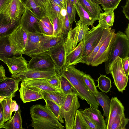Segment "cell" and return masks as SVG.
<instances>
[{
  "instance_id": "f907efd6",
  "label": "cell",
  "mask_w": 129,
  "mask_h": 129,
  "mask_svg": "<svg viewBox=\"0 0 129 129\" xmlns=\"http://www.w3.org/2000/svg\"><path fill=\"white\" fill-rule=\"evenodd\" d=\"M11 0H0V14L2 13Z\"/></svg>"
},
{
  "instance_id": "7c38bea8",
  "label": "cell",
  "mask_w": 129,
  "mask_h": 129,
  "mask_svg": "<svg viewBox=\"0 0 129 129\" xmlns=\"http://www.w3.org/2000/svg\"><path fill=\"white\" fill-rule=\"evenodd\" d=\"M64 40V39L48 51L55 63L58 75L66 65V54Z\"/></svg>"
},
{
  "instance_id": "d590c367",
  "label": "cell",
  "mask_w": 129,
  "mask_h": 129,
  "mask_svg": "<svg viewBox=\"0 0 129 129\" xmlns=\"http://www.w3.org/2000/svg\"><path fill=\"white\" fill-rule=\"evenodd\" d=\"M58 75L60 80V89L62 91L67 95H77L76 89L69 80L63 76Z\"/></svg>"
},
{
  "instance_id": "f35d334b",
  "label": "cell",
  "mask_w": 129,
  "mask_h": 129,
  "mask_svg": "<svg viewBox=\"0 0 129 129\" xmlns=\"http://www.w3.org/2000/svg\"><path fill=\"white\" fill-rule=\"evenodd\" d=\"M44 100L45 102L46 105L58 120L60 123H64V121L60 114L61 107L52 101L48 99H45Z\"/></svg>"
},
{
  "instance_id": "b9f144b4",
  "label": "cell",
  "mask_w": 129,
  "mask_h": 129,
  "mask_svg": "<svg viewBox=\"0 0 129 129\" xmlns=\"http://www.w3.org/2000/svg\"><path fill=\"white\" fill-rule=\"evenodd\" d=\"M83 78L86 86L94 95L96 94L98 91L97 90L94 80L91 76L89 74H85Z\"/></svg>"
},
{
  "instance_id": "603a6c76",
  "label": "cell",
  "mask_w": 129,
  "mask_h": 129,
  "mask_svg": "<svg viewBox=\"0 0 129 129\" xmlns=\"http://www.w3.org/2000/svg\"><path fill=\"white\" fill-rule=\"evenodd\" d=\"M20 19L14 22L7 20L4 14H0V36L12 33L20 25Z\"/></svg>"
},
{
  "instance_id": "83f0119b",
  "label": "cell",
  "mask_w": 129,
  "mask_h": 129,
  "mask_svg": "<svg viewBox=\"0 0 129 129\" xmlns=\"http://www.w3.org/2000/svg\"><path fill=\"white\" fill-rule=\"evenodd\" d=\"M111 29V27H109L104 29L101 39L98 45L87 56L81 60L79 63L85 64L88 65H90L94 57L98 52Z\"/></svg>"
},
{
  "instance_id": "836d02e7",
  "label": "cell",
  "mask_w": 129,
  "mask_h": 129,
  "mask_svg": "<svg viewBox=\"0 0 129 129\" xmlns=\"http://www.w3.org/2000/svg\"><path fill=\"white\" fill-rule=\"evenodd\" d=\"M129 120L124 114L118 115L112 121L108 129H125Z\"/></svg>"
},
{
  "instance_id": "ba28073f",
  "label": "cell",
  "mask_w": 129,
  "mask_h": 129,
  "mask_svg": "<svg viewBox=\"0 0 129 129\" xmlns=\"http://www.w3.org/2000/svg\"><path fill=\"white\" fill-rule=\"evenodd\" d=\"M115 29H111L94 57L90 65L97 66L105 62L108 58L115 37Z\"/></svg>"
},
{
  "instance_id": "e0dca14e",
  "label": "cell",
  "mask_w": 129,
  "mask_h": 129,
  "mask_svg": "<svg viewBox=\"0 0 129 129\" xmlns=\"http://www.w3.org/2000/svg\"><path fill=\"white\" fill-rule=\"evenodd\" d=\"M21 81L19 79L6 77L0 81V96L14 97L19 89L18 84Z\"/></svg>"
},
{
  "instance_id": "c3c4849f",
  "label": "cell",
  "mask_w": 129,
  "mask_h": 129,
  "mask_svg": "<svg viewBox=\"0 0 129 129\" xmlns=\"http://www.w3.org/2000/svg\"><path fill=\"white\" fill-rule=\"evenodd\" d=\"M129 56H127L122 59L123 68L126 76L128 77L129 75Z\"/></svg>"
},
{
  "instance_id": "db71d44e",
  "label": "cell",
  "mask_w": 129,
  "mask_h": 129,
  "mask_svg": "<svg viewBox=\"0 0 129 129\" xmlns=\"http://www.w3.org/2000/svg\"><path fill=\"white\" fill-rule=\"evenodd\" d=\"M5 73V71L4 67L2 65H0V81L6 77Z\"/></svg>"
},
{
  "instance_id": "9a60e30c",
  "label": "cell",
  "mask_w": 129,
  "mask_h": 129,
  "mask_svg": "<svg viewBox=\"0 0 129 129\" xmlns=\"http://www.w3.org/2000/svg\"><path fill=\"white\" fill-rule=\"evenodd\" d=\"M22 54L18 56L13 55L11 57H4L2 61L7 66L12 75L25 71L28 69V63Z\"/></svg>"
},
{
  "instance_id": "7dc6e473",
  "label": "cell",
  "mask_w": 129,
  "mask_h": 129,
  "mask_svg": "<svg viewBox=\"0 0 129 129\" xmlns=\"http://www.w3.org/2000/svg\"><path fill=\"white\" fill-rule=\"evenodd\" d=\"M79 111L82 118L89 129H98L93 122L87 116L81 111L79 110Z\"/></svg>"
},
{
  "instance_id": "f6af8a7d",
  "label": "cell",
  "mask_w": 129,
  "mask_h": 129,
  "mask_svg": "<svg viewBox=\"0 0 129 129\" xmlns=\"http://www.w3.org/2000/svg\"><path fill=\"white\" fill-rule=\"evenodd\" d=\"M60 17L62 24L63 36H64L67 34L71 27V25L67 14L65 16H62L60 15Z\"/></svg>"
},
{
  "instance_id": "d6986e66",
  "label": "cell",
  "mask_w": 129,
  "mask_h": 129,
  "mask_svg": "<svg viewBox=\"0 0 129 129\" xmlns=\"http://www.w3.org/2000/svg\"><path fill=\"white\" fill-rule=\"evenodd\" d=\"M82 111L92 121L98 129H107V124L101 112L91 107Z\"/></svg>"
},
{
  "instance_id": "4fadbf2b",
  "label": "cell",
  "mask_w": 129,
  "mask_h": 129,
  "mask_svg": "<svg viewBox=\"0 0 129 129\" xmlns=\"http://www.w3.org/2000/svg\"><path fill=\"white\" fill-rule=\"evenodd\" d=\"M27 36V33L20 25L12 34V41L14 55L22 54L26 46Z\"/></svg>"
},
{
  "instance_id": "484cf974",
  "label": "cell",
  "mask_w": 129,
  "mask_h": 129,
  "mask_svg": "<svg viewBox=\"0 0 129 129\" xmlns=\"http://www.w3.org/2000/svg\"><path fill=\"white\" fill-rule=\"evenodd\" d=\"M74 6L81 23L88 26H93L95 22L89 13L81 5L78 0H75Z\"/></svg>"
},
{
  "instance_id": "7a4b0ae2",
  "label": "cell",
  "mask_w": 129,
  "mask_h": 129,
  "mask_svg": "<svg viewBox=\"0 0 129 129\" xmlns=\"http://www.w3.org/2000/svg\"><path fill=\"white\" fill-rule=\"evenodd\" d=\"M32 119L30 125L34 129H64V127L46 105L36 104L30 108Z\"/></svg>"
},
{
  "instance_id": "44dd1931",
  "label": "cell",
  "mask_w": 129,
  "mask_h": 129,
  "mask_svg": "<svg viewBox=\"0 0 129 129\" xmlns=\"http://www.w3.org/2000/svg\"><path fill=\"white\" fill-rule=\"evenodd\" d=\"M12 34L0 36V60L5 57H11L14 55L12 41Z\"/></svg>"
},
{
  "instance_id": "d4e9b609",
  "label": "cell",
  "mask_w": 129,
  "mask_h": 129,
  "mask_svg": "<svg viewBox=\"0 0 129 129\" xmlns=\"http://www.w3.org/2000/svg\"><path fill=\"white\" fill-rule=\"evenodd\" d=\"M83 50L82 41L79 42L76 47L66 57V64L67 66H74L81 60Z\"/></svg>"
},
{
  "instance_id": "680465c9",
  "label": "cell",
  "mask_w": 129,
  "mask_h": 129,
  "mask_svg": "<svg viewBox=\"0 0 129 129\" xmlns=\"http://www.w3.org/2000/svg\"><path fill=\"white\" fill-rule=\"evenodd\" d=\"M125 34L128 38L129 39V23L128 24L127 27L125 30Z\"/></svg>"
},
{
  "instance_id": "91938a15",
  "label": "cell",
  "mask_w": 129,
  "mask_h": 129,
  "mask_svg": "<svg viewBox=\"0 0 129 129\" xmlns=\"http://www.w3.org/2000/svg\"><path fill=\"white\" fill-rule=\"evenodd\" d=\"M66 7V4L67 0H59Z\"/></svg>"
},
{
  "instance_id": "2e32d148",
  "label": "cell",
  "mask_w": 129,
  "mask_h": 129,
  "mask_svg": "<svg viewBox=\"0 0 129 129\" xmlns=\"http://www.w3.org/2000/svg\"><path fill=\"white\" fill-rule=\"evenodd\" d=\"M20 97L23 103L43 99L42 91L34 86L20 85Z\"/></svg>"
},
{
  "instance_id": "f546056e",
  "label": "cell",
  "mask_w": 129,
  "mask_h": 129,
  "mask_svg": "<svg viewBox=\"0 0 129 129\" xmlns=\"http://www.w3.org/2000/svg\"><path fill=\"white\" fill-rule=\"evenodd\" d=\"M20 107L15 112V113L12 118L4 123L2 126L6 129H22V120Z\"/></svg>"
},
{
  "instance_id": "f5cc1de1",
  "label": "cell",
  "mask_w": 129,
  "mask_h": 129,
  "mask_svg": "<svg viewBox=\"0 0 129 129\" xmlns=\"http://www.w3.org/2000/svg\"><path fill=\"white\" fill-rule=\"evenodd\" d=\"M19 106L16 103L15 101L12 100L11 103V107L12 111L13 112L17 111L19 109Z\"/></svg>"
},
{
  "instance_id": "4316f807",
  "label": "cell",
  "mask_w": 129,
  "mask_h": 129,
  "mask_svg": "<svg viewBox=\"0 0 129 129\" xmlns=\"http://www.w3.org/2000/svg\"><path fill=\"white\" fill-rule=\"evenodd\" d=\"M82 6L90 14L95 21L98 20L100 13L103 12L101 7L90 0H78Z\"/></svg>"
},
{
  "instance_id": "ffe728a7",
  "label": "cell",
  "mask_w": 129,
  "mask_h": 129,
  "mask_svg": "<svg viewBox=\"0 0 129 129\" xmlns=\"http://www.w3.org/2000/svg\"><path fill=\"white\" fill-rule=\"evenodd\" d=\"M124 106L117 97H112L111 102L109 115L105 120L107 124V129H108L113 120L118 115L124 114Z\"/></svg>"
},
{
  "instance_id": "ab89813d",
  "label": "cell",
  "mask_w": 129,
  "mask_h": 129,
  "mask_svg": "<svg viewBox=\"0 0 129 129\" xmlns=\"http://www.w3.org/2000/svg\"><path fill=\"white\" fill-rule=\"evenodd\" d=\"M96 4L101 5L104 11L116 9L121 0H92Z\"/></svg>"
},
{
  "instance_id": "be15d7a7",
  "label": "cell",
  "mask_w": 129,
  "mask_h": 129,
  "mask_svg": "<svg viewBox=\"0 0 129 129\" xmlns=\"http://www.w3.org/2000/svg\"><path fill=\"white\" fill-rule=\"evenodd\" d=\"M91 0V1H92V0Z\"/></svg>"
},
{
  "instance_id": "5b68a950",
  "label": "cell",
  "mask_w": 129,
  "mask_h": 129,
  "mask_svg": "<svg viewBox=\"0 0 129 129\" xmlns=\"http://www.w3.org/2000/svg\"><path fill=\"white\" fill-rule=\"evenodd\" d=\"M76 24L74 29L71 27L64 40L66 56L76 47L79 42L82 40L90 29L88 26L81 24L80 20Z\"/></svg>"
},
{
  "instance_id": "f1b7e54d",
  "label": "cell",
  "mask_w": 129,
  "mask_h": 129,
  "mask_svg": "<svg viewBox=\"0 0 129 129\" xmlns=\"http://www.w3.org/2000/svg\"><path fill=\"white\" fill-rule=\"evenodd\" d=\"M94 96L97 102L102 108L103 116L106 118H107L109 114L111 100L104 92H102L98 91Z\"/></svg>"
},
{
  "instance_id": "6f0895ef",
  "label": "cell",
  "mask_w": 129,
  "mask_h": 129,
  "mask_svg": "<svg viewBox=\"0 0 129 129\" xmlns=\"http://www.w3.org/2000/svg\"><path fill=\"white\" fill-rule=\"evenodd\" d=\"M60 14L62 16H65L67 14L66 9L65 8H62L60 12Z\"/></svg>"
},
{
  "instance_id": "cb8c5ba5",
  "label": "cell",
  "mask_w": 129,
  "mask_h": 129,
  "mask_svg": "<svg viewBox=\"0 0 129 129\" xmlns=\"http://www.w3.org/2000/svg\"><path fill=\"white\" fill-rule=\"evenodd\" d=\"M21 84L34 86L42 91H60L51 86L48 82V79H39L24 80L22 81Z\"/></svg>"
},
{
  "instance_id": "bcb514c9",
  "label": "cell",
  "mask_w": 129,
  "mask_h": 129,
  "mask_svg": "<svg viewBox=\"0 0 129 129\" xmlns=\"http://www.w3.org/2000/svg\"><path fill=\"white\" fill-rule=\"evenodd\" d=\"M48 81L53 87L59 91L62 92L60 89V80L58 75L54 76L48 79Z\"/></svg>"
},
{
  "instance_id": "ee69618b",
  "label": "cell",
  "mask_w": 129,
  "mask_h": 129,
  "mask_svg": "<svg viewBox=\"0 0 129 129\" xmlns=\"http://www.w3.org/2000/svg\"><path fill=\"white\" fill-rule=\"evenodd\" d=\"M66 9L69 21L71 25L75 21L76 23V11L75 6L73 5L70 0H67Z\"/></svg>"
},
{
  "instance_id": "7bdbcfd3",
  "label": "cell",
  "mask_w": 129,
  "mask_h": 129,
  "mask_svg": "<svg viewBox=\"0 0 129 129\" xmlns=\"http://www.w3.org/2000/svg\"><path fill=\"white\" fill-rule=\"evenodd\" d=\"M73 129H89L81 118L79 110L76 113L73 124Z\"/></svg>"
},
{
  "instance_id": "60d3db41",
  "label": "cell",
  "mask_w": 129,
  "mask_h": 129,
  "mask_svg": "<svg viewBox=\"0 0 129 129\" xmlns=\"http://www.w3.org/2000/svg\"><path fill=\"white\" fill-rule=\"evenodd\" d=\"M53 28V37L63 36L62 21L60 13L51 22Z\"/></svg>"
},
{
  "instance_id": "8fae6325",
  "label": "cell",
  "mask_w": 129,
  "mask_h": 129,
  "mask_svg": "<svg viewBox=\"0 0 129 129\" xmlns=\"http://www.w3.org/2000/svg\"><path fill=\"white\" fill-rule=\"evenodd\" d=\"M40 19L32 11L25 9L20 18V25L27 32L41 33L39 24Z\"/></svg>"
},
{
  "instance_id": "6125c7cd",
  "label": "cell",
  "mask_w": 129,
  "mask_h": 129,
  "mask_svg": "<svg viewBox=\"0 0 129 129\" xmlns=\"http://www.w3.org/2000/svg\"><path fill=\"white\" fill-rule=\"evenodd\" d=\"M5 97H6L1 96H0V101H1L3 99H4Z\"/></svg>"
},
{
  "instance_id": "8992f818",
  "label": "cell",
  "mask_w": 129,
  "mask_h": 129,
  "mask_svg": "<svg viewBox=\"0 0 129 129\" xmlns=\"http://www.w3.org/2000/svg\"><path fill=\"white\" fill-rule=\"evenodd\" d=\"M107 28H108L98 23L95 26H93L92 28L88 31L82 40L83 50L80 61L87 56L98 45L104 29Z\"/></svg>"
},
{
  "instance_id": "4dcf8cb0",
  "label": "cell",
  "mask_w": 129,
  "mask_h": 129,
  "mask_svg": "<svg viewBox=\"0 0 129 129\" xmlns=\"http://www.w3.org/2000/svg\"><path fill=\"white\" fill-rule=\"evenodd\" d=\"M43 98L54 101L60 107L64 103L67 95L61 91H42Z\"/></svg>"
},
{
  "instance_id": "816d5d0a",
  "label": "cell",
  "mask_w": 129,
  "mask_h": 129,
  "mask_svg": "<svg viewBox=\"0 0 129 129\" xmlns=\"http://www.w3.org/2000/svg\"><path fill=\"white\" fill-rule=\"evenodd\" d=\"M4 113L2 105L0 101V129L2 128L4 123Z\"/></svg>"
},
{
  "instance_id": "7402d4cb",
  "label": "cell",
  "mask_w": 129,
  "mask_h": 129,
  "mask_svg": "<svg viewBox=\"0 0 129 129\" xmlns=\"http://www.w3.org/2000/svg\"><path fill=\"white\" fill-rule=\"evenodd\" d=\"M63 36L50 37L40 47L29 52L26 55L31 57L48 51L51 48L60 42L64 39Z\"/></svg>"
},
{
  "instance_id": "5bb4252c",
  "label": "cell",
  "mask_w": 129,
  "mask_h": 129,
  "mask_svg": "<svg viewBox=\"0 0 129 129\" xmlns=\"http://www.w3.org/2000/svg\"><path fill=\"white\" fill-rule=\"evenodd\" d=\"M25 10L21 0H11L2 13L7 20L14 22L20 19Z\"/></svg>"
},
{
  "instance_id": "9f6ffc18",
  "label": "cell",
  "mask_w": 129,
  "mask_h": 129,
  "mask_svg": "<svg viewBox=\"0 0 129 129\" xmlns=\"http://www.w3.org/2000/svg\"><path fill=\"white\" fill-rule=\"evenodd\" d=\"M56 4L61 8H65L66 7L59 0H52Z\"/></svg>"
},
{
  "instance_id": "1f68e13d",
  "label": "cell",
  "mask_w": 129,
  "mask_h": 129,
  "mask_svg": "<svg viewBox=\"0 0 129 129\" xmlns=\"http://www.w3.org/2000/svg\"><path fill=\"white\" fill-rule=\"evenodd\" d=\"M114 10L110 9L101 12L98 20L99 23L106 27H112L114 21Z\"/></svg>"
},
{
  "instance_id": "ac0fdd59",
  "label": "cell",
  "mask_w": 129,
  "mask_h": 129,
  "mask_svg": "<svg viewBox=\"0 0 129 129\" xmlns=\"http://www.w3.org/2000/svg\"><path fill=\"white\" fill-rule=\"evenodd\" d=\"M26 46L23 54L26 55L29 52L40 47L50 37L40 33H27Z\"/></svg>"
},
{
  "instance_id": "74e56055",
  "label": "cell",
  "mask_w": 129,
  "mask_h": 129,
  "mask_svg": "<svg viewBox=\"0 0 129 129\" xmlns=\"http://www.w3.org/2000/svg\"><path fill=\"white\" fill-rule=\"evenodd\" d=\"M98 85L96 87L101 91L102 92L107 93L109 91L112 87L111 81L110 79L103 75H101L98 78Z\"/></svg>"
},
{
  "instance_id": "681fc988",
  "label": "cell",
  "mask_w": 129,
  "mask_h": 129,
  "mask_svg": "<svg viewBox=\"0 0 129 129\" xmlns=\"http://www.w3.org/2000/svg\"><path fill=\"white\" fill-rule=\"evenodd\" d=\"M122 12L126 18L129 20V0H126V3L124 6H122Z\"/></svg>"
},
{
  "instance_id": "9c48e42d",
  "label": "cell",
  "mask_w": 129,
  "mask_h": 129,
  "mask_svg": "<svg viewBox=\"0 0 129 129\" xmlns=\"http://www.w3.org/2000/svg\"><path fill=\"white\" fill-rule=\"evenodd\" d=\"M58 75L55 69L29 70L14 75L11 77L19 79L21 81L39 79H49L53 76Z\"/></svg>"
},
{
  "instance_id": "d6a6232c",
  "label": "cell",
  "mask_w": 129,
  "mask_h": 129,
  "mask_svg": "<svg viewBox=\"0 0 129 129\" xmlns=\"http://www.w3.org/2000/svg\"><path fill=\"white\" fill-rule=\"evenodd\" d=\"M39 24L41 33L46 36L53 37V25L47 16H43L39 20Z\"/></svg>"
},
{
  "instance_id": "6da1fadb",
  "label": "cell",
  "mask_w": 129,
  "mask_h": 129,
  "mask_svg": "<svg viewBox=\"0 0 129 129\" xmlns=\"http://www.w3.org/2000/svg\"><path fill=\"white\" fill-rule=\"evenodd\" d=\"M85 74L76 69L74 66L66 65L59 75L64 76L70 82L76 89L78 97L86 100L90 106L98 109L99 105L83 81V77Z\"/></svg>"
},
{
  "instance_id": "52a82bcc",
  "label": "cell",
  "mask_w": 129,
  "mask_h": 129,
  "mask_svg": "<svg viewBox=\"0 0 129 129\" xmlns=\"http://www.w3.org/2000/svg\"><path fill=\"white\" fill-rule=\"evenodd\" d=\"M110 72L118 90L122 93L127 85L128 78L125 75L123 68L122 59L119 56L117 57L112 63Z\"/></svg>"
},
{
  "instance_id": "30bf717a",
  "label": "cell",
  "mask_w": 129,
  "mask_h": 129,
  "mask_svg": "<svg viewBox=\"0 0 129 129\" xmlns=\"http://www.w3.org/2000/svg\"><path fill=\"white\" fill-rule=\"evenodd\" d=\"M31 58L28 63V69H55L56 71L55 63L48 51Z\"/></svg>"
},
{
  "instance_id": "e575fe53",
  "label": "cell",
  "mask_w": 129,
  "mask_h": 129,
  "mask_svg": "<svg viewBox=\"0 0 129 129\" xmlns=\"http://www.w3.org/2000/svg\"><path fill=\"white\" fill-rule=\"evenodd\" d=\"M13 97L12 96L6 97L1 101L3 111L4 123L12 118L11 103Z\"/></svg>"
},
{
  "instance_id": "11a10c76",
  "label": "cell",
  "mask_w": 129,
  "mask_h": 129,
  "mask_svg": "<svg viewBox=\"0 0 129 129\" xmlns=\"http://www.w3.org/2000/svg\"><path fill=\"white\" fill-rule=\"evenodd\" d=\"M41 8L47 3L48 0H33Z\"/></svg>"
},
{
  "instance_id": "8d00e7d4",
  "label": "cell",
  "mask_w": 129,
  "mask_h": 129,
  "mask_svg": "<svg viewBox=\"0 0 129 129\" xmlns=\"http://www.w3.org/2000/svg\"><path fill=\"white\" fill-rule=\"evenodd\" d=\"M23 5L25 9L32 11L40 19L45 15L42 8L37 5L33 0H26Z\"/></svg>"
},
{
  "instance_id": "3957f363",
  "label": "cell",
  "mask_w": 129,
  "mask_h": 129,
  "mask_svg": "<svg viewBox=\"0 0 129 129\" xmlns=\"http://www.w3.org/2000/svg\"><path fill=\"white\" fill-rule=\"evenodd\" d=\"M129 39L124 33L119 31L116 34L109 57L105 62L106 74L110 73L112 63L117 56L122 59L129 56Z\"/></svg>"
},
{
  "instance_id": "94428289",
  "label": "cell",
  "mask_w": 129,
  "mask_h": 129,
  "mask_svg": "<svg viewBox=\"0 0 129 129\" xmlns=\"http://www.w3.org/2000/svg\"><path fill=\"white\" fill-rule=\"evenodd\" d=\"M70 1L72 4L74 5L75 0H70Z\"/></svg>"
},
{
  "instance_id": "277c9868",
  "label": "cell",
  "mask_w": 129,
  "mask_h": 129,
  "mask_svg": "<svg viewBox=\"0 0 129 129\" xmlns=\"http://www.w3.org/2000/svg\"><path fill=\"white\" fill-rule=\"evenodd\" d=\"M80 107V104L77 95H67L66 100L60 109L61 115L64 119L66 129H73L76 113Z\"/></svg>"
}]
</instances>
